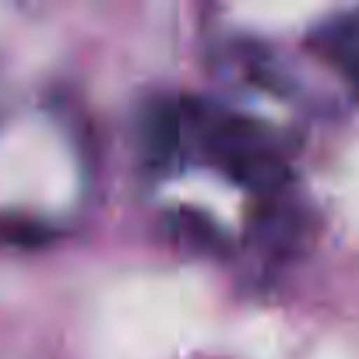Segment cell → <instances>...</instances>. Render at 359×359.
<instances>
[{
	"mask_svg": "<svg viewBox=\"0 0 359 359\" xmlns=\"http://www.w3.org/2000/svg\"><path fill=\"white\" fill-rule=\"evenodd\" d=\"M320 43L331 53V60H338L359 81V15H348V18H338V22L324 25Z\"/></svg>",
	"mask_w": 359,
	"mask_h": 359,
	"instance_id": "cell-1",
	"label": "cell"
}]
</instances>
